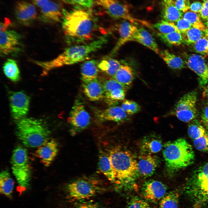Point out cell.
Wrapping results in <instances>:
<instances>
[{"instance_id": "1", "label": "cell", "mask_w": 208, "mask_h": 208, "mask_svg": "<svg viewBox=\"0 0 208 208\" xmlns=\"http://www.w3.org/2000/svg\"><path fill=\"white\" fill-rule=\"evenodd\" d=\"M86 8L76 7L64 11L62 28L69 43H77L90 40L97 25L96 19Z\"/></svg>"}, {"instance_id": "2", "label": "cell", "mask_w": 208, "mask_h": 208, "mask_svg": "<svg viewBox=\"0 0 208 208\" xmlns=\"http://www.w3.org/2000/svg\"><path fill=\"white\" fill-rule=\"evenodd\" d=\"M107 36L103 35L87 44L74 45L67 48L53 59L46 61H36L42 69V75L47 74L52 70L66 65L74 64L87 60L89 56L105 44Z\"/></svg>"}, {"instance_id": "3", "label": "cell", "mask_w": 208, "mask_h": 208, "mask_svg": "<svg viewBox=\"0 0 208 208\" xmlns=\"http://www.w3.org/2000/svg\"><path fill=\"white\" fill-rule=\"evenodd\" d=\"M16 134L25 146L36 148L50 139L51 132L44 120L25 117L17 121Z\"/></svg>"}, {"instance_id": "4", "label": "cell", "mask_w": 208, "mask_h": 208, "mask_svg": "<svg viewBox=\"0 0 208 208\" xmlns=\"http://www.w3.org/2000/svg\"><path fill=\"white\" fill-rule=\"evenodd\" d=\"M163 155L167 168L172 172L189 166L194 159L192 146L182 138L166 144Z\"/></svg>"}, {"instance_id": "5", "label": "cell", "mask_w": 208, "mask_h": 208, "mask_svg": "<svg viewBox=\"0 0 208 208\" xmlns=\"http://www.w3.org/2000/svg\"><path fill=\"white\" fill-rule=\"evenodd\" d=\"M108 154L116 180L123 184L132 180L138 172V161L132 153L117 147L110 150Z\"/></svg>"}, {"instance_id": "6", "label": "cell", "mask_w": 208, "mask_h": 208, "mask_svg": "<svg viewBox=\"0 0 208 208\" xmlns=\"http://www.w3.org/2000/svg\"><path fill=\"white\" fill-rule=\"evenodd\" d=\"M185 189L196 205H208V162L194 171L186 183Z\"/></svg>"}, {"instance_id": "7", "label": "cell", "mask_w": 208, "mask_h": 208, "mask_svg": "<svg viewBox=\"0 0 208 208\" xmlns=\"http://www.w3.org/2000/svg\"><path fill=\"white\" fill-rule=\"evenodd\" d=\"M10 163L12 173L20 191H25L29 185L31 170L27 150L18 146L13 150Z\"/></svg>"}, {"instance_id": "8", "label": "cell", "mask_w": 208, "mask_h": 208, "mask_svg": "<svg viewBox=\"0 0 208 208\" xmlns=\"http://www.w3.org/2000/svg\"><path fill=\"white\" fill-rule=\"evenodd\" d=\"M67 190L68 197L75 201L84 200L95 196L102 190L101 183L96 179L85 178L69 183Z\"/></svg>"}, {"instance_id": "9", "label": "cell", "mask_w": 208, "mask_h": 208, "mask_svg": "<svg viewBox=\"0 0 208 208\" xmlns=\"http://www.w3.org/2000/svg\"><path fill=\"white\" fill-rule=\"evenodd\" d=\"M106 12L115 19H122L135 25L141 24L147 26L149 23L134 17L130 13L127 4L118 0H94Z\"/></svg>"}, {"instance_id": "10", "label": "cell", "mask_w": 208, "mask_h": 208, "mask_svg": "<svg viewBox=\"0 0 208 208\" xmlns=\"http://www.w3.org/2000/svg\"><path fill=\"white\" fill-rule=\"evenodd\" d=\"M197 92L192 91L183 95L175 105L172 114L185 122L194 119L197 115Z\"/></svg>"}, {"instance_id": "11", "label": "cell", "mask_w": 208, "mask_h": 208, "mask_svg": "<svg viewBox=\"0 0 208 208\" xmlns=\"http://www.w3.org/2000/svg\"><path fill=\"white\" fill-rule=\"evenodd\" d=\"M23 47L22 36L19 33L14 30L0 31L1 55H16L21 52Z\"/></svg>"}, {"instance_id": "12", "label": "cell", "mask_w": 208, "mask_h": 208, "mask_svg": "<svg viewBox=\"0 0 208 208\" xmlns=\"http://www.w3.org/2000/svg\"><path fill=\"white\" fill-rule=\"evenodd\" d=\"M67 120L73 130L79 131L85 129L89 125L90 117L83 104L77 100L72 108Z\"/></svg>"}, {"instance_id": "13", "label": "cell", "mask_w": 208, "mask_h": 208, "mask_svg": "<svg viewBox=\"0 0 208 208\" xmlns=\"http://www.w3.org/2000/svg\"><path fill=\"white\" fill-rule=\"evenodd\" d=\"M12 116L18 121L25 118L29 111L30 98L22 91L12 92L9 97Z\"/></svg>"}, {"instance_id": "14", "label": "cell", "mask_w": 208, "mask_h": 208, "mask_svg": "<svg viewBox=\"0 0 208 208\" xmlns=\"http://www.w3.org/2000/svg\"><path fill=\"white\" fill-rule=\"evenodd\" d=\"M167 190L166 186L161 182L150 180L144 183L141 194L146 200L156 203L165 196Z\"/></svg>"}, {"instance_id": "15", "label": "cell", "mask_w": 208, "mask_h": 208, "mask_svg": "<svg viewBox=\"0 0 208 208\" xmlns=\"http://www.w3.org/2000/svg\"><path fill=\"white\" fill-rule=\"evenodd\" d=\"M136 25L123 20L115 25L118 30L119 38L115 45L108 56L113 57L123 45L130 41H133V35L138 27Z\"/></svg>"}, {"instance_id": "16", "label": "cell", "mask_w": 208, "mask_h": 208, "mask_svg": "<svg viewBox=\"0 0 208 208\" xmlns=\"http://www.w3.org/2000/svg\"><path fill=\"white\" fill-rule=\"evenodd\" d=\"M185 62L199 77L200 85L205 86L208 82V68L204 57L198 54H191L186 57Z\"/></svg>"}, {"instance_id": "17", "label": "cell", "mask_w": 208, "mask_h": 208, "mask_svg": "<svg viewBox=\"0 0 208 208\" xmlns=\"http://www.w3.org/2000/svg\"><path fill=\"white\" fill-rule=\"evenodd\" d=\"M58 147L55 140L50 139L38 147L36 154L44 166L48 167L52 164L57 155Z\"/></svg>"}, {"instance_id": "18", "label": "cell", "mask_w": 208, "mask_h": 208, "mask_svg": "<svg viewBox=\"0 0 208 208\" xmlns=\"http://www.w3.org/2000/svg\"><path fill=\"white\" fill-rule=\"evenodd\" d=\"M15 14L17 19L22 24L30 25L37 17V12L35 6L25 1L17 3L15 8Z\"/></svg>"}, {"instance_id": "19", "label": "cell", "mask_w": 208, "mask_h": 208, "mask_svg": "<svg viewBox=\"0 0 208 208\" xmlns=\"http://www.w3.org/2000/svg\"><path fill=\"white\" fill-rule=\"evenodd\" d=\"M98 118L101 121H112L121 123L129 120L130 118L121 107L113 106L107 109L98 111Z\"/></svg>"}, {"instance_id": "20", "label": "cell", "mask_w": 208, "mask_h": 208, "mask_svg": "<svg viewBox=\"0 0 208 208\" xmlns=\"http://www.w3.org/2000/svg\"><path fill=\"white\" fill-rule=\"evenodd\" d=\"M159 163L158 159L155 156L142 153L138 161V172L144 177L151 176L154 172Z\"/></svg>"}, {"instance_id": "21", "label": "cell", "mask_w": 208, "mask_h": 208, "mask_svg": "<svg viewBox=\"0 0 208 208\" xmlns=\"http://www.w3.org/2000/svg\"><path fill=\"white\" fill-rule=\"evenodd\" d=\"M64 11L58 4L53 1H49L40 9L42 19L50 23L58 22L62 19Z\"/></svg>"}, {"instance_id": "22", "label": "cell", "mask_w": 208, "mask_h": 208, "mask_svg": "<svg viewBox=\"0 0 208 208\" xmlns=\"http://www.w3.org/2000/svg\"><path fill=\"white\" fill-rule=\"evenodd\" d=\"M82 87L84 93L90 101H96L104 97L102 83L97 79L87 82H83Z\"/></svg>"}, {"instance_id": "23", "label": "cell", "mask_w": 208, "mask_h": 208, "mask_svg": "<svg viewBox=\"0 0 208 208\" xmlns=\"http://www.w3.org/2000/svg\"><path fill=\"white\" fill-rule=\"evenodd\" d=\"M133 41H136L143 45L157 54L159 53L160 51L155 39L143 27L138 28L133 35Z\"/></svg>"}, {"instance_id": "24", "label": "cell", "mask_w": 208, "mask_h": 208, "mask_svg": "<svg viewBox=\"0 0 208 208\" xmlns=\"http://www.w3.org/2000/svg\"><path fill=\"white\" fill-rule=\"evenodd\" d=\"M183 14L176 8L174 0H164L162 1L161 15L163 20L175 23L182 17Z\"/></svg>"}, {"instance_id": "25", "label": "cell", "mask_w": 208, "mask_h": 208, "mask_svg": "<svg viewBox=\"0 0 208 208\" xmlns=\"http://www.w3.org/2000/svg\"><path fill=\"white\" fill-rule=\"evenodd\" d=\"M135 77L132 68L127 64L121 65L113 78L128 88L131 85Z\"/></svg>"}, {"instance_id": "26", "label": "cell", "mask_w": 208, "mask_h": 208, "mask_svg": "<svg viewBox=\"0 0 208 208\" xmlns=\"http://www.w3.org/2000/svg\"><path fill=\"white\" fill-rule=\"evenodd\" d=\"M99 167L100 171L108 179L112 182L116 181L115 174L108 153L100 151L99 159Z\"/></svg>"}, {"instance_id": "27", "label": "cell", "mask_w": 208, "mask_h": 208, "mask_svg": "<svg viewBox=\"0 0 208 208\" xmlns=\"http://www.w3.org/2000/svg\"><path fill=\"white\" fill-rule=\"evenodd\" d=\"M97 61L94 60L87 61L81 66V79L83 82H87L97 78L99 68Z\"/></svg>"}, {"instance_id": "28", "label": "cell", "mask_w": 208, "mask_h": 208, "mask_svg": "<svg viewBox=\"0 0 208 208\" xmlns=\"http://www.w3.org/2000/svg\"><path fill=\"white\" fill-rule=\"evenodd\" d=\"M162 147V142L159 137L153 134L144 138L141 148L142 153L152 154L159 152Z\"/></svg>"}, {"instance_id": "29", "label": "cell", "mask_w": 208, "mask_h": 208, "mask_svg": "<svg viewBox=\"0 0 208 208\" xmlns=\"http://www.w3.org/2000/svg\"><path fill=\"white\" fill-rule=\"evenodd\" d=\"M159 54L167 65L171 68L180 69L185 67V62L181 58L167 49L160 51Z\"/></svg>"}, {"instance_id": "30", "label": "cell", "mask_w": 208, "mask_h": 208, "mask_svg": "<svg viewBox=\"0 0 208 208\" xmlns=\"http://www.w3.org/2000/svg\"><path fill=\"white\" fill-rule=\"evenodd\" d=\"M14 182L9 172L2 170L0 174V191L1 193L11 198L14 189Z\"/></svg>"}, {"instance_id": "31", "label": "cell", "mask_w": 208, "mask_h": 208, "mask_svg": "<svg viewBox=\"0 0 208 208\" xmlns=\"http://www.w3.org/2000/svg\"><path fill=\"white\" fill-rule=\"evenodd\" d=\"M121 65L118 60L107 56L98 63V67L101 71L113 77Z\"/></svg>"}, {"instance_id": "32", "label": "cell", "mask_w": 208, "mask_h": 208, "mask_svg": "<svg viewBox=\"0 0 208 208\" xmlns=\"http://www.w3.org/2000/svg\"><path fill=\"white\" fill-rule=\"evenodd\" d=\"M3 68L5 75L11 81L16 82L20 79V72L16 62L9 59L4 63Z\"/></svg>"}, {"instance_id": "33", "label": "cell", "mask_w": 208, "mask_h": 208, "mask_svg": "<svg viewBox=\"0 0 208 208\" xmlns=\"http://www.w3.org/2000/svg\"><path fill=\"white\" fill-rule=\"evenodd\" d=\"M157 35L162 42L169 46H179L183 42L182 34L178 32H173L167 34L157 33Z\"/></svg>"}, {"instance_id": "34", "label": "cell", "mask_w": 208, "mask_h": 208, "mask_svg": "<svg viewBox=\"0 0 208 208\" xmlns=\"http://www.w3.org/2000/svg\"><path fill=\"white\" fill-rule=\"evenodd\" d=\"M179 195L175 191L166 194L160 200L159 208H178Z\"/></svg>"}, {"instance_id": "35", "label": "cell", "mask_w": 208, "mask_h": 208, "mask_svg": "<svg viewBox=\"0 0 208 208\" xmlns=\"http://www.w3.org/2000/svg\"><path fill=\"white\" fill-rule=\"evenodd\" d=\"M207 133L205 128L197 120H192L189 125L188 135L193 140L204 135Z\"/></svg>"}, {"instance_id": "36", "label": "cell", "mask_w": 208, "mask_h": 208, "mask_svg": "<svg viewBox=\"0 0 208 208\" xmlns=\"http://www.w3.org/2000/svg\"><path fill=\"white\" fill-rule=\"evenodd\" d=\"M181 34L183 41L187 44H194L205 35L204 32L193 27Z\"/></svg>"}, {"instance_id": "37", "label": "cell", "mask_w": 208, "mask_h": 208, "mask_svg": "<svg viewBox=\"0 0 208 208\" xmlns=\"http://www.w3.org/2000/svg\"><path fill=\"white\" fill-rule=\"evenodd\" d=\"M127 90L117 88L104 94L106 101L110 105H115L119 101H124Z\"/></svg>"}, {"instance_id": "38", "label": "cell", "mask_w": 208, "mask_h": 208, "mask_svg": "<svg viewBox=\"0 0 208 208\" xmlns=\"http://www.w3.org/2000/svg\"><path fill=\"white\" fill-rule=\"evenodd\" d=\"M182 17L187 21L192 26L205 32L207 28L201 21L200 16L197 13L187 11L183 14Z\"/></svg>"}, {"instance_id": "39", "label": "cell", "mask_w": 208, "mask_h": 208, "mask_svg": "<svg viewBox=\"0 0 208 208\" xmlns=\"http://www.w3.org/2000/svg\"><path fill=\"white\" fill-rule=\"evenodd\" d=\"M153 27L162 34H167L174 31L180 33L174 23L163 19L154 24Z\"/></svg>"}, {"instance_id": "40", "label": "cell", "mask_w": 208, "mask_h": 208, "mask_svg": "<svg viewBox=\"0 0 208 208\" xmlns=\"http://www.w3.org/2000/svg\"><path fill=\"white\" fill-rule=\"evenodd\" d=\"M121 107L127 114L132 115L139 112L141 108L139 105L136 102L131 100H125L123 101Z\"/></svg>"}, {"instance_id": "41", "label": "cell", "mask_w": 208, "mask_h": 208, "mask_svg": "<svg viewBox=\"0 0 208 208\" xmlns=\"http://www.w3.org/2000/svg\"><path fill=\"white\" fill-rule=\"evenodd\" d=\"M193 48L196 53L208 54V38L205 34L193 44Z\"/></svg>"}, {"instance_id": "42", "label": "cell", "mask_w": 208, "mask_h": 208, "mask_svg": "<svg viewBox=\"0 0 208 208\" xmlns=\"http://www.w3.org/2000/svg\"><path fill=\"white\" fill-rule=\"evenodd\" d=\"M102 84L104 94L117 88L123 89L126 90L128 89L113 78L105 81Z\"/></svg>"}, {"instance_id": "43", "label": "cell", "mask_w": 208, "mask_h": 208, "mask_svg": "<svg viewBox=\"0 0 208 208\" xmlns=\"http://www.w3.org/2000/svg\"><path fill=\"white\" fill-rule=\"evenodd\" d=\"M195 148L200 151L208 153V133L193 140Z\"/></svg>"}, {"instance_id": "44", "label": "cell", "mask_w": 208, "mask_h": 208, "mask_svg": "<svg viewBox=\"0 0 208 208\" xmlns=\"http://www.w3.org/2000/svg\"><path fill=\"white\" fill-rule=\"evenodd\" d=\"M127 208H151L145 200L137 196L132 197L128 203Z\"/></svg>"}, {"instance_id": "45", "label": "cell", "mask_w": 208, "mask_h": 208, "mask_svg": "<svg viewBox=\"0 0 208 208\" xmlns=\"http://www.w3.org/2000/svg\"><path fill=\"white\" fill-rule=\"evenodd\" d=\"M66 3L77 7L90 8L94 4V0H63Z\"/></svg>"}, {"instance_id": "46", "label": "cell", "mask_w": 208, "mask_h": 208, "mask_svg": "<svg viewBox=\"0 0 208 208\" xmlns=\"http://www.w3.org/2000/svg\"><path fill=\"white\" fill-rule=\"evenodd\" d=\"M174 23L181 34L185 32L192 27L189 22L183 17Z\"/></svg>"}, {"instance_id": "47", "label": "cell", "mask_w": 208, "mask_h": 208, "mask_svg": "<svg viewBox=\"0 0 208 208\" xmlns=\"http://www.w3.org/2000/svg\"><path fill=\"white\" fill-rule=\"evenodd\" d=\"M176 8L180 11L185 13L190 9V3L189 0H174Z\"/></svg>"}, {"instance_id": "48", "label": "cell", "mask_w": 208, "mask_h": 208, "mask_svg": "<svg viewBox=\"0 0 208 208\" xmlns=\"http://www.w3.org/2000/svg\"><path fill=\"white\" fill-rule=\"evenodd\" d=\"M201 118L202 122L208 130V102L202 109Z\"/></svg>"}, {"instance_id": "49", "label": "cell", "mask_w": 208, "mask_h": 208, "mask_svg": "<svg viewBox=\"0 0 208 208\" xmlns=\"http://www.w3.org/2000/svg\"><path fill=\"white\" fill-rule=\"evenodd\" d=\"M203 6V2L200 1L194 2L191 4L190 10V11L197 13H200Z\"/></svg>"}, {"instance_id": "50", "label": "cell", "mask_w": 208, "mask_h": 208, "mask_svg": "<svg viewBox=\"0 0 208 208\" xmlns=\"http://www.w3.org/2000/svg\"><path fill=\"white\" fill-rule=\"evenodd\" d=\"M199 15L203 19L208 20V1H203V6Z\"/></svg>"}, {"instance_id": "51", "label": "cell", "mask_w": 208, "mask_h": 208, "mask_svg": "<svg viewBox=\"0 0 208 208\" xmlns=\"http://www.w3.org/2000/svg\"><path fill=\"white\" fill-rule=\"evenodd\" d=\"M75 208H100L97 203L92 202H86L79 204Z\"/></svg>"}, {"instance_id": "52", "label": "cell", "mask_w": 208, "mask_h": 208, "mask_svg": "<svg viewBox=\"0 0 208 208\" xmlns=\"http://www.w3.org/2000/svg\"><path fill=\"white\" fill-rule=\"evenodd\" d=\"M11 24L10 20L7 18H5L4 21L0 23V31L3 32L7 30Z\"/></svg>"}, {"instance_id": "53", "label": "cell", "mask_w": 208, "mask_h": 208, "mask_svg": "<svg viewBox=\"0 0 208 208\" xmlns=\"http://www.w3.org/2000/svg\"><path fill=\"white\" fill-rule=\"evenodd\" d=\"M49 0H34V3L38 6L41 7L48 2Z\"/></svg>"}, {"instance_id": "54", "label": "cell", "mask_w": 208, "mask_h": 208, "mask_svg": "<svg viewBox=\"0 0 208 208\" xmlns=\"http://www.w3.org/2000/svg\"><path fill=\"white\" fill-rule=\"evenodd\" d=\"M202 96L204 99L208 100V85L203 87Z\"/></svg>"}, {"instance_id": "55", "label": "cell", "mask_w": 208, "mask_h": 208, "mask_svg": "<svg viewBox=\"0 0 208 208\" xmlns=\"http://www.w3.org/2000/svg\"><path fill=\"white\" fill-rule=\"evenodd\" d=\"M205 35L207 36V38H208V29L207 28L205 30Z\"/></svg>"}, {"instance_id": "56", "label": "cell", "mask_w": 208, "mask_h": 208, "mask_svg": "<svg viewBox=\"0 0 208 208\" xmlns=\"http://www.w3.org/2000/svg\"><path fill=\"white\" fill-rule=\"evenodd\" d=\"M205 25L206 28L208 29V20H206V22L205 23Z\"/></svg>"}, {"instance_id": "57", "label": "cell", "mask_w": 208, "mask_h": 208, "mask_svg": "<svg viewBox=\"0 0 208 208\" xmlns=\"http://www.w3.org/2000/svg\"><path fill=\"white\" fill-rule=\"evenodd\" d=\"M203 1H208V0H203Z\"/></svg>"}, {"instance_id": "58", "label": "cell", "mask_w": 208, "mask_h": 208, "mask_svg": "<svg viewBox=\"0 0 208 208\" xmlns=\"http://www.w3.org/2000/svg\"><path fill=\"white\" fill-rule=\"evenodd\" d=\"M207 65L208 68V63L207 64Z\"/></svg>"}, {"instance_id": "59", "label": "cell", "mask_w": 208, "mask_h": 208, "mask_svg": "<svg viewBox=\"0 0 208 208\" xmlns=\"http://www.w3.org/2000/svg\"><path fill=\"white\" fill-rule=\"evenodd\" d=\"M198 207H197V208H198Z\"/></svg>"}, {"instance_id": "60", "label": "cell", "mask_w": 208, "mask_h": 208, "mask_svg": "<svg viewBox=\"0 0 208 208\" xmlns=\"http://www.w3.org/2000/svg\"></svg>"}]
</instances>
